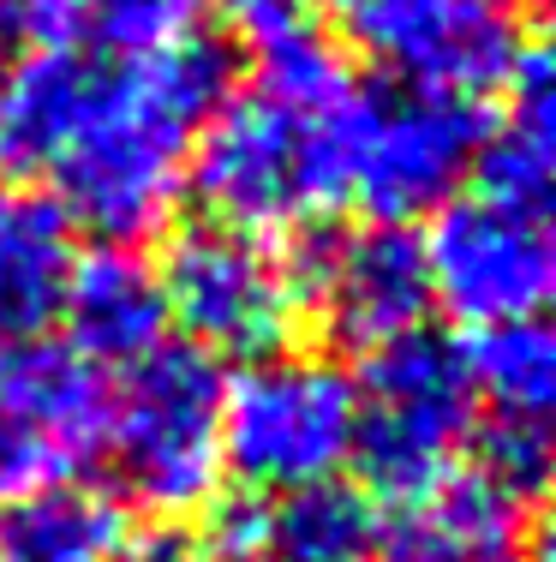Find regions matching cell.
<instances>
[{
    "label": "cell",
    "mask_w": 556,
    "mask_h": 562,
    "mask_svg": "<svg viewBox=\"0 0 556 562\" xmlns=\"http://www.w3.org/2000/svg\"><path fill=\"white\" fill-rule=\"evenodd\" d=\"M467 353V378L485 425H551L556 401V336L538 317L479 329Z\"/></svg>",
    "instance_id": "ac0fdd59"
},
{
    "label": "cell",
    "mask_w": 556,
    "mask_h": 562,
    "mask_svg": "<svg viewBox=\"0 0 556 562\" xmlns=\"http://www.w3.org/2000/svg\"><path fill=\"white\" fill-rule=\"evenodd\" d=\"M377 539L383 527L365 491L348 479H324V485L287 491L282 503H270L263 562H371Z\"/></svg>",
    "instance_id": "d6986e66"
},
{
    "label": "cell",
    "mask_w": 556,
    "mask_h": 562,
    "mask_svg": "<svg viewBox=\"0 0 556 562\" xmlns=\"http://www.w3.org/2000/svg\"><path fill=\"white\" fill-rule=\"evenodd\" d=\"M222 401L228 378L197 347H156L150 359L126 366L121 395L109 401V449L126 497L156 515L216 503L228 473L222 461Z\"/></svg>",
    "instance_id": "277c9868"
},
{
    "label": "cell",
    "mask_w": 556,
    "mask_h": 562,
    "mask_svg": "<svg viewBox=\"0 0 556 562\" xmlns=\"http://www.w3.org/2000/svg\"><path fill=\"white\" fill-rule=\"evenodd\" d=\"M90 78V55L78 48H12L0 55V180H24L55 168L78 97Z\"/></svg>",
    "instance_id": "9a60e30c"
},
{
    "label": "cell",
    "mask_w": 556,
    "mask_h": 562,
    "mask_svg": "<svg viewBox=\"0 0 556 562\" xmlns=\"http://www.w3.org/2000/svg\"><path fill=\"white\" fill-rule=\"evenodd\" d=\"M526 532V503L485 467H455L431 491L401 503L383 532L389 562H509Z\"/></svg>",
    "instance_id": "7c38bea8"
},
{
    "label": "cell",
    "mask_w": 556,
    "mask_h": 562,
    "mask_svg": "<svg viewBox=\"0 0 556 562\" xmlns=\"http://www.w3.org/2000/svg\"><path fill=\"white\" fill-rule=\"evenodd\" d=\"M78 270V227L48 192L0 180V341H31L60 317Z\"/></svg>",
    "instance_id": "5bb4252c"
},
{
    "label": "cell",
    "mask_w": 556,
    "mask_h": 562,
    "mask_svg": "<svg viewBox=\"0 0 556 562\" xmlns=\"http://www.w3.org/2000/svg\"><path fill=\"white\" fill-rule=\"evenodd\" d=\"M109 383L66 341H0V503L72 485L109 443Z\"/></svg>",
    "instance_id": "ba28073f"
},
{
    "label": "cell",
    "mask_w": 556,
    "mask_h": 562,
    "mask_svg": "<svg viewBox=\"0 0 556 562\" xmlns=\"http://www.w3.org/2000/svg\"><path fill=\"white\" fill-rule=\"evenodd\" d=\"M114 562H209V557L192 527H138V532L126 527Z\"/></svg>",
    "instance_id": "7402d4cb"
},
{
    "label": "cell",
    "mask_w": 556,
    "mask_h": 562,
    "mask_svg": "<svg viewBox=\"0 0 556 562\" xmlns=\"http://www.w3.org/2000/svg\"><path fill=\"white\" fill-rule=\"evenodd\" d=\"M509 562H514V557H509Z\"/></svg>",
    "instance_id": "603a6c76"
},
{
    "label": "cell",
    "mask_w": 556,
    "mask_h": 562,
    "mask_svg": "<svg viewBox=\"0 0 556 562\" xmlns=\"http://www.w3.org/2000/svg\"><path fill=\"white\" fill-rule=\"evenodd\" d=\"M222 7H228V24L240 31L251 55L311 24V0H222Z\"/></svg>",
    "instance_id": "44dd1931"
},
{
    "label": "cell",
    "mask_w": 556,
    "mask_h": 562,
    "mask_svg": "<svg viewBox=\"0 0 556 562\" xmlns=\"http://www.w3.org/2000/svg\"><path fill=\"white\" fill-rule=\"evenodd\" d=\"M156 276H162L168 324H180L192 336L185 347L209 359L251 366V359L282 353L299 324V305H306L299 258L222 222L180 234Z\"/></svg>",
    "instance_id": "52a82bcc"
},
{
    "label": "cell",
    "mask_w": 556,
    "mask_h": 562,
    "mask_svg": "<svg viewBox=\"0 0 556 562\" xmlns=\"http://www.w3.org/2000/svg\"><path fill=\"white\" fill-rule=\"evenodd\" d=\"M222 461L251 491H306L353 461V378L329 359H251L222 401Z\"/></svg>",
    "instance_id": "5b68a950"
},
{
    "label": "cell",
    "mask_w": 556,
    "mask_h": 562,
    "mask_svg": "<svg viewBox=\"0 0 556 562\" xmlns=\"http://www.w3.org/2000/svg\"><path fill=\"white\" fill-rule=\"evenodd\" d=\"M502 90H509V109L479 138L485 198H502V204H521V210H545L551 180H556V114H551L545 48H526Z\"/></svg>",
    "instance_id": "2e32d148"
},
{
    "label": "cell",
    "mask_w": 556,
    "mask_h": 562,
    "mask_svg": "<svg viewBox=\"0 0 556 562\" xmlns=\"http://www.w3.org/2000/svg\"><path fill=\"white\" fill-rule=\"evenodd\" d=\"M324 12L360 60L425 97L502 90L526 55L514 0H324Z\"/></svg>",
    "instance_id": "8992f818"
},
{
    "label": "cell",
    "mask_w": 556,
    "mask_h": 562,
    "mask_svg": "<svg viewBox=\"0 0 556 562\" xmlns=\"http://www.w3.org/2000/svg\"><path fill=\"white\" fill-rule=\"evenodd\" d=\"M126 515L90 485H48L0 508V562H114Z\"/></svg>",
    "instance_id": "e0dca14e"
},
{
    "label": "cell",
    "mask_w": 556,
    "mask_h": 562,
    "mask_svg": "<svg viewBox=\"0 0 556 562\" xmlns=\"http://www.w3.org/2000/svg\"><path fill=\"white\" fill-rule=\"evenodd\" d=\"M479 431V395L461 341L413 329L377 347L353 383V461L371 491L407 503L461 467V449Z\"/></svg>",
    "instance_id": "3957f363"
},
{
    "label": "cell",
    "mask_w": 556,
    "mask_h": 562,
    "mask_svg": "<svg viewBox=\"0 0 556 562\" xmlns=\"http://www.w3.org/2000/svg\"><path fill=\"white\" fill-rule=\"evenodd\" d=\"M479 138H485V120L461 97L407 90L395 102H371L360 144H353L348 192L377 222L407 227L413 216L443 210L461 192L467 168L479 162Z\"/></svg>",
    "instance_id": "30bf717a"
},
{
    "label": "cell",
    "mask_w": 556,
    "mask_h": 562,
    "mask_svg": "<svg viewBox=\"0 0 556 562\" xmlns=\"http://www.w3.org/2000/svg\"><path fill=\"white\" fill-rule=\"evenodd\" d=\"M204 544L209 562H263V539H270V503L263 497H228V503H204Z\"/></svg>",
    "instance_id": "ffe728a7"
},
{
    "label": "cell",
    "mask_w": 556,
    "mask_h": 562,
    "mask_svg": "<svg viewBox=\"0 0 556 562\" xmlns=\"http://www.w3.org/2000/svg\"><path fill=\"white\" fill-rule=\"evenodd\" d=\"M66 347L84 353L90 366H138L156 347H168V300L162 276L132 246H102L78 258L72 288H66Z\"/></svg>",
    "instance_id": "4fadbf2b"
},
{
    "label": "cell",
    "mask_w": 556,
    "mask_h": 562,
    "mask_svg": "<svg viewBox=\"0 0 556 562\" xmlns=\"http://www.w3.org/2000/svg\"><path fill=\"white\" fill-rule=\"evenodd\" d=\"M299 288L317 305L329 336L360 347V353H377V347L425 329V312H431L425 251L407 227H389V222L353 227V234H336L317 251H306L299 258Z\"/></svg>",
    "instance_id": "8fae6325"
},
{
    "label": "cell",
    "mask_w": 556,
    "mask_h": 562,
    "mask_svg": "<svg viewBox=\"0 0 556 562\" xmlns=\"http://www.w3.org/2000/svg\"><path fill=\"white\" fill-rule=\"evenodd\" d=\"M431 276V305H443L467 329L526 324L545 312L556 288V251L545 210H521L502 198H449L431 234L419 239Z\"/></svg>",
    "instance_id": "9c48e42d"
},
{
    "label": "cell",
    "mask_w": 556,
    "mask_h": 562,
    "mask_svg": "<svg viewBox=\"0 0 556 562\" xmlns=\"http://www.w3.org/2000/svg\"><path fill=\"white\" fill-rule=\"evenodd\" d=\"M341 48L317 24L258 48V78L222 97L192 150V180L209 216L240 234L275 239L348 198L353 144L371 114Z\"/></svg>",
    "instance_id": "6da1fadb"
},
{
    "label": "cell",
    "mask_w": 556,
    "mask_h": 562,
    "mask_svg": "<svg viewBox=\"0 0 556 562\" xmlns=\"http://www.w3.org/2000/svg\"><path fill=\"white\" fill-rule=\"evenodd\" d=\"M228 97V55L209 36L144 48V55H90L72 132L55 156V204L72 227L109 246H138L174 216L204 120Z\"/></svg>",
    "instance_id": "7a4b0ae2"
}]
</instances>
